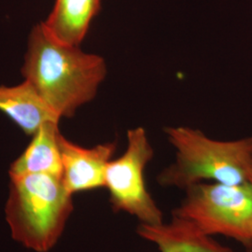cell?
Wrapping results in <instances>:
<instances>
[{
  "label": "cell",
  "instance_id": "obj_1",
  "mask_svg": "<svg viewBox=\"0 0 252 252\" xmlns=\"http://www.w3.org/2000/svg\"><path fill=\"white\" fill-rule=\"evenodd\" d=\"M22 75L61 120L73 117L95 97L106 78L107 63L80 46L57 40L40 23L29 34Z\"/></svg>",
  "mask_w": 252,
  "mask_h": 252
},
{
  "label": "cell",
  "instance_id": "obj_5",
  "mask_svg": "<svg viewBox=\"0 0 252 252\" xmlns=\"http://www.w3.org/2000/svg\"><path fill=\"white\" fill-rule=\"evenodd\" d=\"M153 148L143 127L127 132L126 152L108 162L105 187L111 207L116 212L135 217L139 224L155 225L163 222V214L149 192L145 169L153 159Z\"/></svg>",
  "mask_w": 252,
  "mask_h": 252
},
{
  "label": "cell",
  "instance_id": "obj_8",
  "mask_svg": "<svg viewBox=\"0 0 252 252\" xmlns=\"http://www.w3.org/2000/svg\"><path fill=\"white\" fill-rule=\"evenodd\" d=\"M0 111L28 135H34L47 122H60L27 81L14 86L0 85Z\"/></svg>",
  "mask_w": 252,
  "mask_h": 252
},
{
  "label": "cell",
  "instance_id": "obj_3",
  "mask_svg": "<svg viewBox=\"0 0 252 252\" xmlns=\"http://www.w3.org/2000/svg\"><path fill=\"white\" fill-rule=\"evenodd\" d=\"M72 196L60 176H10L6 220L13 239L35 252H49L73 211Z\"/></svg>",
  "mask_w": 252,
  "mask_h": 252
},
{
  "label": "cell",
  "instance_id": "obj_6",
  "mask_svg": "<svg viewBox=\"0 0 252 252\" xmlns=\"http://www.w3.org/2000/svg\"><path fill=\"white\" fill-rule=\"evenodd\" d=\"M58 144L62 161V180L72 195L105 187L106 169L116 151L115 143L85 148L69 141L60 133Z\"/></svg>",
  "mask_w": 252,
  "mask_h": 252
},
{
  "label": "cell",
  "instance_id": "obj_10",
  "mask_svg": "<svg viewBox=\"0 0 252 252\" xmlns=\"http://www.w3.org/2000/svg\"><path fill=\"white\" fill-rule=\"evenodd\" d=\"M59 135V122L50 121L40 126L26 151L11 163L9 176L44 173L62 177Z\"/></svg>",
  "mask_w": 252,
  "mask_h": 252
},
{
  "label": "cell",
  "instance_id": "obj_11",
  "mask_svg": "<svg viewBox=\"0 0 252 252\" xmlns=\"http://www.w3.org/2000/svg\"><path fill=\"white\" fill-rule=\"evenodd\" d=\"M249 181L252 184V163L250 168V172H249Z\"/></svg>",
  "mask_w": 252,
  "mask_h": 252
},
{
  "label": "cell",
  "instance_id": "obj_7",
  "mask_svg": "<svg viewBox=\"0 0 252 252\" xmlns=\"http://www.w3.org/2000/svg\"><path fill=\"white\" fill-rule=\"evenodd\" d=\"M137 234L154 244L160 252H234L202 233L189 221L173 216L170 221L155 225L139 224Z\"/></svg>",
  "mask_w": 252,
  "mask_h": 252
},
{
  "label": "cell",
  "instance_id": "obj_4",
  "mask_svg": "<svg viewBox=\"0 0 252 252\" xmlns=\"http://www.w3.org/2000/svg\"><path fill=\"white\" fill-rule=\"evenodd\" d=\"M172 215L207 235L220 234L252 248V184L200 182L188 187Z\"/></svg>",
  "mask_w": 252,
  "mask_h": 252
},
{
  "label": "cell",
  "instance_id": "obj_2",
  "mask_svg": "<svg viewBox=\"0 0 252 252\" xmlns=\"http://www.w3.org/2000/svg\"><path fill=\"white\" fill-rule=\"evenodd\" d=\"M165 134L176 150V160L158 176L157 180L163 187L186 189L200 182L241 184L249 181L252 136L220 141L184 126L166 128Z\"/></svg>",
  "mask_w": 252,
  "mask_h": 252
},
{
  "label": "cell",
  "instance_id": "obj_9",
  "mask_svg": "<svg viewBox=\"0 0 252 252\" xmlns=\"http://www.w3.org/2000/svg\"><path fill=\"white\" fill-rule=\"evenodd\" d=\"M100 7L101 0H55L53 10L42 24L57 40L80 46Z\"/></svg>",
  "mask_w": 252,
  "mask_h": 252
}]
</instances>
